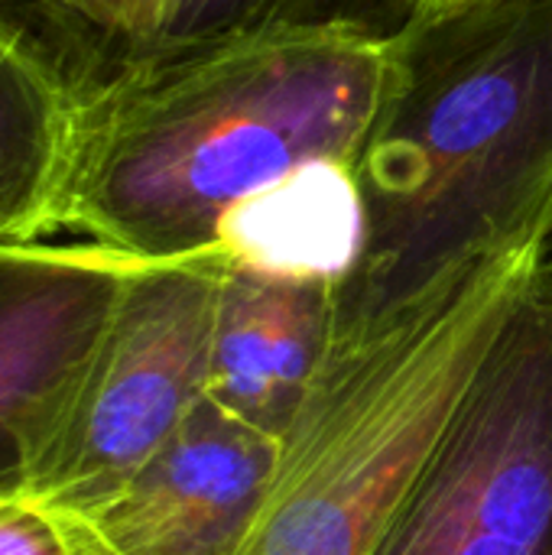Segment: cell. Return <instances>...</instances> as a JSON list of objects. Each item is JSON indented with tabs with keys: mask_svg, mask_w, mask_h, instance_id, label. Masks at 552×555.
<instances>
[{
	"mask_svg": "<svg viewBox=\"0 0 552 555\" xmlns=\"http://www.w3.org/2000/svg\"><path fill=\"white\" fill-rule=\"evenodd\" d=\"M403 33L267 26L124 52L101 81L65 228L133 260L218 254L224 221L296 172L358 153Z\"/></svg>",
	"mask_w": 552,
	"mask_h": 555,
	"instance_id": "6da1fadb",
	"label": "cell"
},
{
	"mask_svg": "<svg viewBox=\"0 0 552 555\" xmlns=\"http://www.w3.org/2000/svg\"><path fill=\"white\" fill-rule=\"evenodd\" d=\"M358 254L338 319L552 234V0H472L403 29L358 163Z\"/></svg>",
	"mask_w": 552,
	"mask_h": 555,
	"instance_id": "7a4b0ae2",
	"label": "cell"
},
{
	"mask_svg": "<svg viewBox=\"0 0 552 555\" xmlns=\"http://www.w3.org/2000/svg\"><path fill=\"white\" fill-rule=\"evenodd\" d=\"M547 250L550 237H534L478 257L384 312L338 319L234 555L374 553Z\"/></svg>",
	"mask_w": 552,
	"mask_h": 555,
	"instance_id": "3957f363",
	"label": "cell"
},
{
	"mask_svg": "<svg viewBox=\"0 0 552 555\" xmlns=\"http://www.w3.org/2000/svg\"><path fill=\"white\" fill-rule=\"evenodd\" d=\"M371 555H552V273L543 263Z\"/></svg>",
	"mask_w": 552,
	"mask_h": 555,
	"instance_id": "277c9868",
	"label": "cell"
},
{
	"mask_svg": "<svg viewBox=\"0 0 552 555\" xmlns=\"http://www.w3.org/2000/svg\"><path fill=\"white\" fill-rule=\"evenodd\" d=\"M221 254L140 260L26 494L91 514L205 400Z\"/></svg>",
	"mask_w": 552,
	"mask_h": 555,
	"instance_id": "5b68a950",
	"label": "cell"
},
{
	"mask_svg": "<svg viewBox=\"0 0 552 555\" xmlns=\"http://www.w3.org/2000/svg\"><path fill=\"white\" fill-rule=\"evenodd\" d=\"M137 263L91 241L0 247V498L26 494Z\"/></svg>",
	"mask_w": 552,
	"mask_h": 555,
	"instance_id": "8992f818",
	"label": "cell"
},
{
	"mask_svg": "<svg viewBox=\"0 0 552 555\" xmlns=\"http://www.w3.org/2000/svg\"><path fill=\"white\" fill-rule=\"evenodd\" d=\"M120 55L59 0H0V247L65 228L88 111Z\"/></svg>",
	"mask_w": 552,
	"mask_h": 555,
	"instance_id": "52a82bcc",
	"label": "cell"
},
{
	"mask_svg": "<svg viewBox=\"0 0 552 555\" xmlns=\"http://www.w3.org/2000/svg\"><path fill=\"white\" fill-rule=\"evenodd\" d=\"M280 462V439L208 397L98 511L85 514L107 555H234Z\"/></svg>",
	"mask_w": 552,
	"mask_h": 555,
	"instance_id": "ba28073f",
	"label": "cell"
},
{
	"mask_svg": "<svg viewBox=\"0 0 552 555\" xmlns=\"http://www.w3.org/2000/svg\"><path fill=\"white\" fill-rule=\"evenodd\" d=\"M338 328V280L224 260L205 397L283 442Z\"/></svg>",
	"mask_w": 552,
	"mask_h": 555,
	"instance_id": "9c48e42d",
	"label": "cell"
},
{
	"mask_svg": "<svg viewBox=\"0 0 552 555\" xmlns=\"http://www.w3.org/2000/svg\"><path fill=\"white\" fill-rule=\"evenodd\" d=\"M361 205L355 169L319 163L241 205L218 234L228 263L342 280L358 254Z\"/></svg>",
	"mask_w": 552,
	"mask_h": 555,
	"instance_id": "30bf717a",
	"label": "cell"
},
{
	"mask_svg": "<svg viewBox=\"0 0 552 555\" xmlns=\"http://www.w3.org/2000/svg\"><path fill=\"white\" fill-rule=\"evenodd\" d=\"M416 0H172L169 23L153 46L198 42L267 26H351L403 33Z\"/></svg>",
	"mask_w": 552,
	"mask_h": 555,
	"instance_id": "8fae6325",
	"label": "cell"
},
{
	"mask_svg": "<svg viewBox=\"0 0 552 555\" xmlns=\"http://www.w3.org/2000/svg\"><path fill=\"white\" fill-rule=\"evenodd\" d=\"M0 555H107L81 514L33 494L0 498Z\"/></svg>",
	"mask_w": 552,
	"mask_h": 555,
	"instance_id": "7c38bea8",
	"label": "cell"
},
{
	"mask_svg": "<svg viewBox=\"0 0 552 555\" xmlns=\"http://www.w3.org/2000/svg\"><path fill=\"white\" fill-rule=\"evenodd\" d=\"M101 33H107L124 52L150 49L172 13V0H59Z\"/></svg>",
	"mask_w": 552,
	"mask_h": 555,
	"instance_id": "4fadbf2b",
	"label": "cell"
},
{
	"mask_svg": "<svg viewBox=\"0 0 552 555\" xmlns=\"http://www.w3.org/2000/svg\"><path fill=\"white\" fill-rule=\"evenodd\" d=\"M462 3H472V0H416V16H429V13H439V10H449V7H462Z\"/></svg>",
	"mask_w": 552,
	"mask_h": 555,
	"instance_id": "5bb4252c",
	"label": "cell"
},
{
	"mask_svg": "<svg viewBox=\"0 0 552 555\" xmlns=\"http://www.w3.org/2000/svg\"><path fill=\"white\" fill-rule=\"evenodd\" d=\"M547 267H550V273H552V234H550V250H547Z\"/></svg>",
	"mask_w": 552,
	"mask_h": 555,
	"instance_id": "9a60e30c",
	"label": "cell"
}]
</instances>
